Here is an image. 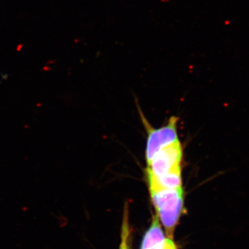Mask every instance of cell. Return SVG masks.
I'll list each match as a JSON object with an SVG mask.
<instances>
[{
  "instance_id": "1",
  "label": "cell",
  "mask_w": 249,
  "mask_h": 249,
  "mask_svg": "<svg viewBox=\"0 0 249 249\" xmlns=\"http://www.w3.org/2000/svg\"><path fill=\"white\" fill-rule=\"evenodd\" d=\"M149 191L156 214L164 227L167 238L173 240L175 229L184 211L183 188Z\"/></svg>"
},
{
  "instance_id": "2",
  "label": "cell",
  "mask_w": 249,
  "mask_h": 249,
  "mask_svg": "<svg viewBox=\"0 0 249 249\" xmlns=\"http://www.w3.org/2000/svg\"><path fill=\"white\" fill-rule=\"evenodd\" d=\"M183 147L179 140L163 147L157 152L150 162L147 163L145 175L158 177L181 168Z\"/></svg>"
},
{
  "instance_id": "3",
  "label": "cell",
  "mask_w": 249,
  "mask_h": 249,
  "mask_svg": "<svg viewBox=\"0 0 249 249\" xmlns=\"http://www.w3.org/2000/svg\"><path fill=\"white\" fill-rule=\"evenodd\" d=\"M144 124L147 129V139L145 147V160L150 162L157 152L163 147L178 140V118L173 116L168 124L158 129H154L145 119Z\"/></svg>"
},
{
  "instance_id": "4",
  "label": "cell",
  "mask_w": 249,
  "mask_h": 249,
  "mask_svg": "<svg viewBox=\"0 0 249 249\" xmlns=\"http://www.w3.org/2000/svg\"><path fill=\"white\" fill-rule=\"evenodd\" d=\"M182 169L172 170L160 176L146 175L147 182L150 189H180L183 188Z\"/></svg>"
},
{
  "instance_id": "5",
  "label": "cell",
  "mask_w": 249,
  "mask_h": 249,
  "mask_svg": "<svg viewBox=\"0 0 249 249\" xmlns=\"http://www.w3.org/2000/svg\"><path fill=\"white\" fill-rule=\"evenodd\" d=\"M165 237L157 214L152 217L151 225L145 232L141 249H163Z\"/></svg>"
},
{
  "instance_id": "6",
  "label": "cell",
  "mask_w": 249,
  "mask_h": 249,
  "mask_svg": "<svg viewBox=\"0 0 249 249\" xmlns=\"http://www.w3.org/2000/svg\"><path fill=\"white\" fill-rule=\"evenodd\" d=\"M128 222V215L124 214V224L122 227V241L120 249H128V240L129 238V228Z\"/></svg>"
},
{
  "instance_id": "7",
  "label": "cell",
  "mask_w": 249,
  "mask_h": 249,
  "mask_svg": "<svg viewBox=\"0 0 249 249\" xmlns=\"http://www.w3.org/2000/svg\"><path fill=\"white\" fill-rule=\"evenodd\" d=\"M163 249H177L176 245H175V243L173 242V240H170V239L166 238L165 239L164 247H163Z\"/></svg>"
}]
</instances>
